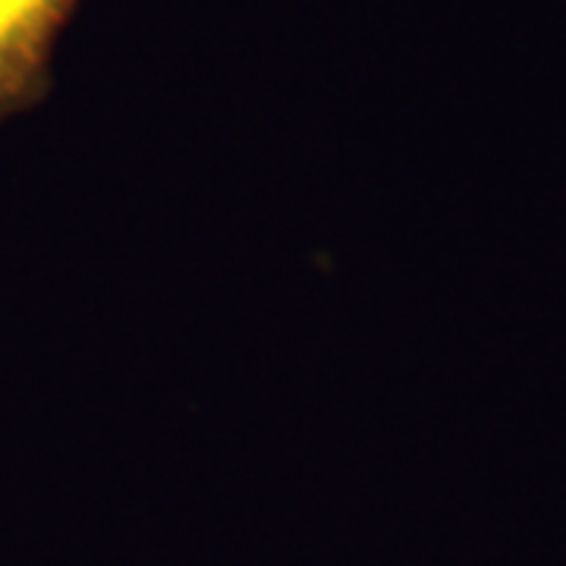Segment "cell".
Segmentation results:
<instances>
[{"label": "cell", "mask_w": 566, "mask_h": 566, "mask_svg": "<svg viewBox=\"0 0 566 566\" xmlns=\"http://www.w3.org/2000/svg\"><path fill=\"white\" fill-rule=\"evenodd\" d=\"M80 0H0V126L39 107L54 51Z\"/></svg>", "instance_id": "6da1fadb"}]
</instances>
